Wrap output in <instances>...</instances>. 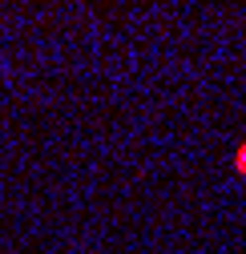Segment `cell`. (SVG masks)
I'll return each mask as SVG.
<instances>
[{
  "label": "cell",
  "instance_id": "1",
  "mask_svg": "<svg viewBox=\"0 0 246 254\" xmlns=\"http://www.w3.org/2000/svg\"><path fill=\"white\" fill-rule=\"evenodd\" d=\"M238 170H246V149H242V153H238Z\"/></svg>",
  "mask_w": 246,
  "mask_h": 254
}]
</instances>
